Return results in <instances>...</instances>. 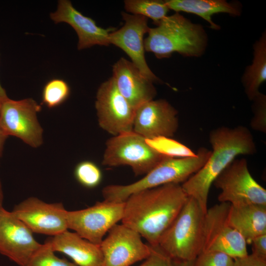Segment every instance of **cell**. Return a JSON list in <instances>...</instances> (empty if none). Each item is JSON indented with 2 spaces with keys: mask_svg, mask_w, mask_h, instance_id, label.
<instances>
[{
  "mask_svg": "<svg viewBox=\"0 0 266 266\" xmlns=\"http://www.w3.org/2000/svg\"><path fill=\"white\" fill-rule=\"evenodd\" d=\"M189 196L180 184L169 183L138 191L125 201L122 224L157 246Z\"/></svg>",
  "mask_w": 266,
  "mask_h": 266,
  "instance_id": "obj_1",
  "label": "cell"
},
{
  "mask_svg": "<svg viewBox=\"0 0 266 266\" xmlns=\"http://www.w3.org/2000/svg\"><path fill=\"white\" fill-rule=\"evenodd\" d=\"M212 150L202 167L181 185L187 195L194 198L206 213L211 185L224 169L239 155H253L257 148L250 131L239 125L221 127L209 134Z\"/></svg>",
  "mask_w": 266,
  "mask_h": 266,
  "instance_id": "obj_2",
  "label": "cell"
},
{
  "mask_svg": "<svg viewBox=\"0 0 266 266\" xmlns=\"http://www.w3.org/2000/svg\"><path fill=\"white\" fill-rule=\"evenodd\" d=\"M155 25L147 33L144 47L157 58H169L175 52L186 57L203 53L207 36L201 25L193 23L179 12L167 15Z\"/></svg>",
  "mask_w": 266,
  "mask_h": 266,
  "instance_id": "obj_3",
  "label": "cell"
},
{
  "mask_svg": "<svg viewBox=\"0 0 266 266\" xmlns=\"http://www.w3.org/2000/svg\"><path fill=\"white\" fill-rule=\"evenodd\" d=\"M211 150L201 147L194 157L167 158L140 180L128 185H110L103 188L104 200L125 202L132 194L169 183H184L196 173L208 159Z\"/></svg>",
  "mask_w": 266,
  "mask_h": 266,
  "instance_id": "obj_4",
  "label": "cell"
},
{
  "mask_svg": "<svg viewBox=\"0 0 266 266\" xmlns=\"http://www.w3.org/2000/svg\"><path fill=\"white\" fill-rule=\"evenodd\" d=\"M205 213L199 203L189 197L179 213L161 236L159 247L173 258L195 260L202 250Z\"/></svg>",
  "mask_w": 266,
  "mask_h": 266,
  "instance_id": "obj_5",
  "label": "cell"
},
{
  "mask_svg": "<svg viewBox=\"0 0 266 266\" xmlns=\"http://www.w3.org/2000/svg\"><path fill=\"white\" fill-rule=\"evenodd\" d=\"M145 142V138L131 131L113 136L105 143L102 165L130 166L136 176L146 174L165 159Z\"/></svg>",
  "mask_w": 266,
  "mask_h": 266,
  "instance_id": "obj_6",
  "label": "cell"
},
{
  "mask_svg": "<svg viewBox=\"0 0 266 266\" xmlns=\"http://www.w3.org/2000/svg\"><path fill=\"white\" fill-rule=\"evenodd\" d=\"M220 202L266 205V190L252 177L245 158L235 159L213 182Z\"/></svg>",
  "mask_w": 266,
  "mask_h": 266,
  "instance_id": "obj_7",
  "label": "cell"
},
{
  "mask_svg": "<svg viewBox=\"0 0 266 266\" xmlns=\"http://www.w3.org/2000/svg\"><path fill=\"white\" fill-rule=\"evenodd\" d=\"M230 207L229 203L220 202L207 208L204 216L201 252H220L233 259L248 254L244 238L228 223Z\"/></svg>",
  "mask_w": 266,
  "mask_h": 266,
  "instance_id": "obj_8",
  "label": "cell"
},
{
  "mask_svg": "<svg viewBox=\"0 0 266 266\" xmlns=\"http://www.w3.org/2000/svg\"><path fill=\"white\" fill-rule=\"evenodd\" d=\"M41 109L32 98H9L0 107V126L8 137L15 136L32 147H38L43 143V129L37 116Z\"/></svg>",
  "mask_w": 266,
  "mask_h": 266,
  "instance_id": "obj_9",
  "label": "cell"
},
{
  "mask_svg": "<svg viewBox=\"0 0 266 266\" xmlns=\"http://www.w3.org/2000/svg\"><path fill=\"white\" fill-rule=\"evenodd\" d=\"M124 206L125 202L104 200L85 209L67 211L68 229L81 237L100 245L105 233L122 220Z\"/></svg>",
  "mask_w": 266,
  "mask_h": 266,
  "instance_id": "obj_10",
  "label": "cell"
},
{
  "mask_svg": "<svg viewBox=\"0 0 266 266\" xmlns=\"http://www.w3.org/2000/svg\"><path fill=\"white\" fill-rule=\"evenodd\" d=\"M99 126L113 136L133 131L135 109L110 78L99 87L95 101Z\"/></svg>",
  "mask_w": 266,
  "mask_h": 266,
  "instance_id": "obj_11",
  "label": "cell"
},
{
  "mask_svg": "<svg viewBox=\"0 0 266 266\" xmlns=\"http://www.w3.org/2000/svg\"><path fill=\"white\" fill-rule=\"evenodd\" d=\"M136 231L122 224L113 226L100 244L104 266H130L145 260L151 246Z\"/></svg>",
  "mask_w": 266,
  "mask_h": 266,
  "instance_id": "obj_12",
  "label": "cell"
},
{
  "mask_svg": "<svg viewBox=\"0 0 266 266\" xmlns=\"http://www.w3.org/2000/svg\"><path fill=\"white\" fill-rule=\"evenodd\" d=\"M11 212L33 233L55 236L68 230L62 203H47L33 197L16 205Z\"/></svg>",
  "mask_w": 266,
  "mask_h": 266,
  "instance_id": "obj_13",
  "label": "cell"
},
{
  "mask_svg": "<svg viewBox=\"0 0 266 266\" xmlns=\"http://www.w3.org/2000/svg\"><path fill=\"white\" fill-rule=\"evenodd\" d=\"M125 22L119 29L110 33V44L123 50L140 72L153 83L161 82L148 66L145 57L144 35L148 32V19L140 15L122 12Z\"/></svg>",
  "mask_w": 266,
  "mask_h": 266,
  "instance_id": "obj_14",
  "label": "cell"
},
{
  "mask_svg": "<svg viewBox=\"0 0 266 266\" xmlns=\"http://www.w3.org/2000/svg\"><path fill=\"white\" fill-rule=\"evenodd\" d=\"M32 231L11 212L0 207V253L25 266L41 244Z\"/></svg>",
  "mask_w": 266,
  "mask_h": 266,
  "instance_id": "obj_15",
  "label": "cell"
},
{
  "mask_svg": "<svg viewBox=\"0 0 266 266\" xmlns=\"http://www.w3.org/2000/svg\"><path fill=\"white\" fill-rule=\"evenodd\" d=\"M178 111L167 101L151 100L135 110L133 131L146 139L172 137L178 128Z\"/></svg>",
  "mask_w": 266,
  "mask_h": 266,
  "instance_id": "obj_16",
  "label": "cell"
},
{
  "mask_svg": "<svg viewBox=\"0 0 266 266\" xmlns=\"http://www.w3.org/2000/svg\"><path fill=\"white\" fill-rule=\"evenodd\" d=\"M50 17L55 23L64 22L72 27L78 38V50L110 45L109 34L114 28L99 27L93 19L75 9L70 0H59L57 10L50 14Z\"/></svg>",
  "mask_w": 266,
  "mask_h": 266,
  "instance_id": "obj_17",
  "label": "cell"
},
{
  "mask_svg": "<svg viewBox=\"0 0 266 266\" xmlns=\"http://www.w3.org/2000/svg\"><path fill=\"white\" fill-rule=\"evenodd\" d=\"M112 72L117 89L135 109L156 96L153 82L126 59L121 57L117 61L113 66Z\"/></svg>",
  "mask_w": 266,
  "mask_h": 266,
  "instance_id": "obj_18",
  "label": "cell"
},
{
  "mask_svg": "<svg viewBox=\"0 0 266 266\" xmlns=\"http://www.w3.org/2000/svg\"><path fill=\"white\" fill-rule=\"evenodd\" d=\"M53 251L64 254L77 266H104L100 245L68 230L49 238Z\"/></svg>",
  "mask_w": 266,
  "mask_h": 266,
  "instance_id": "obj_19",
  "label": "cell"
},
{
  "mask_svg": "<svg viewBox=\"0 0 266 266\" xmlns=\"http://www.w3.org/2000/svg\"><path fill=\"white\" fill-rule=\"evenodd\" d=\"M227 219L247 244H250L256 237L266 234V205L230 204Z\"/></svg>",
  "mask_w": 266,
  "mask_h": 266,
  "instance_id": "obj_20",
  "label": "cell"
},
{
  "mask_svg": "<svg viewBox=\"0 0 266 266\" xmlns=\"http://www.w3.org/2000/svg\"><path fill=\"white\" fill-rule=\"evenodd\" d=\"M169 9L196 14L206 20L210 28L218 30L220 27L212 20V16L218 13L239 15L237 6L224 0H165Z\"/></svg>",
  "mask_w": 266,
  "mask_h": 266,
  "instance_id": "obj_21",
  "label": "cell"
},
{
  "mask_svg": "<svg viewBox=\"0 0 266 266\" xmlns=\"http://www.w3.org/2000/svg\"><path fill=\"white\" fill-rule=\"evenodd\" d=\"M252 64L246 69L242 78L245 93L253 100L260 92L259 89L266 80V36L264 33L254 46Z\"/></svg>",
  "mask_w": 266,
  "mask_h": 266,
  "instance_id": "obj_22",
  "label": "cell"
},
{
  "mask_svg": "<svg viewBox=\"0 0 266 266\" xmlns=\"http://www.w3.org/2000/svg\"><path fill=\"white\" fill-rule=\"evenodd\" d=\"M127 11L152 19L156 24L167 16L169 9L165 1L160 0H126Z\"/></svg>",
  "mask_w": 266,
  "mask_h": 266,
  "instance_id": "obj_23",
  "label": "cell"
},
{
  "mask_svg": "<svg viewBox=\"0 0 266 266\" xmlns=\"http://www.w3.org/2000/svg\"><path fill=\"white\" fill-rule=\"evenodd\" d=\"M145 142L158 153L169 158L192 157L197 154L190 148L171 137L159 136L145 138Z\"/></svg>",
  "mask_w": 266,
  "mask_h": 266,
  "instance_id": "obj_24",
  "label": "cell"
},
{
  "mask_svg": "<svg viewBox=\"0 0 266 266\" xmlns=\"http://www.w3.org/2000/svg\"><path fill=\"white\" fill-rule=\"evenodd\" d=\"M70 88L67 83L59 78L48 81L42 92V103L49 108L62 104L69 97Z\"/></svg>",
  "mask_w": 266,
  "mask_h": 266,
  "instance_id": "obj_25",
  "label": "cell"
},
{
  "mask_svg": "<svg viewBox=\"0 0 266 266\" xmlns=\"http://www.w3.org/2000/svg\"><path fill=\"white\" fill-rule=\"evenodd\" d=\"M25 266H77L74 263L57 257L49 238L34 252Z\"/></svg>",
  "mask_w": 266,
  "mask_h": 266,
  "instance_id": "obj_26",
  "label": "cell"
},
{
  "mask_svg": "<svg viewBox=\"0 0 266 266\" xmlns=\"http://www.w3.org/2000/svg\"><path fill=\"white\" fill-rule=\"evenodd\" d=\"M74 175L77 181L87 188L97 187L102 179V173L100 168L90 161L79 163L74 168Z\"/></svg>",
  "mask_w": 266,
  "mask_h": 266,
  "instance_id": "obj_27",
  "label": "cell"
},
{
  "mask_svg": "<svg viewBox=\"0 0 266 266\" xmlns=\"http://www.w3.org/2000/svg\"><path fill=\"white\" fill-rule=\"evenodd\" d=\"M151 246V253L139 266H193L194 260L183 261L173 258L159 246Z\"/></svg>",
  "mask_w": 266,
  "mask_h": 266,
  "instance_id": "obj_28",
  "label": "cell"
},
{
  "mask_svg": "<svg viewBox=\"0 0 266 266\" xmlns=\"http://www.w3.org/2000/svg\"><path fill=\"white\" fill-rule=\"evenodd\" d=\"M234 259L220 252H201L194 260L193 266H233Z\"/></svg>",
  "mask_w": 266,
  "mask_h": 266,
  "instance_id": "obj_29",
  "label": "cell"
},
{
  "mask_svg": "<svg viewBox=\"0 0 266 266\" xmlns=\"http://www.w3.org/2000/svg\"><path fill=\"white\" fill-rule=\"evenodd\" d=\"M254 116L250 122L252 129L266 133V97L260 93L253 100Z\"/></svg>",
  "mask_w": 266,
  "mask_h": 266,
  "instance_id": "obj_30",
  "label": "cell"
},
{
  "mask_svg": "<svg viewBox=\"0 0 266 266\" xmlns=\"http://www.w3.org/2000/svg\"><path fill=\"white\" fill-rule=\"evenodd\" d=\"M252 254L260 258L266 260V234L256 237L253 239Z\"/></svg>",
  "mask_w": 266,
  "mask_h": 266,
  "instance_id": "obj_31",
  "label": "cell"
},
{
  "mask_svg": "<svg viewBox=\"0 0 266 266\" xmlns=\"http://www.w3.org/2000/svg\"><path fill=\"white\" fill-rule=\"evenodd\" d=\"M233 266H266V260L252 254L234 259Z\"/></svg>",
  "mask_w": 266,
  "mask_h": 266,
  "instance_id": "obj_32",
  "label": "cell"
},
{
  "mask_svg": "<svg viewBox=\"0 0 266 266\" xmlns=\"http://www.w3.org/2000/svg\"><path fill=\"white\" fill-rule=\"evenodd\" d=\"M7 137L0 126V159L2 156L4 143Z\"/></svg>",
  "mask_w": 266,
  "mask_h": 266,
  "instance_id": "obj_33",
  "label": "cell"
},
{
  "mask_svg": "<svg viewBox=\"0 0 266 266\" xmlns=\"http://www.w3.org/2000/svg\"><path fill=\"white\" fill-rule=\"evenodd\" d=\"M8 99L9 98L7 96L5 90L0 83V107L1 104Z\"/></svg>",
  "mask_w": 266,
  "mask_h": 266,
  "instance_id": "obj_34",
  "label": "cell"
},
{
  "mask_svg": "<svg viewBox=\"0 0 266 266\" xmlns=\"http://www.w3.org/2000/svg\"><path fill=\"white\" fill-rule=\"evenodd\" d=\"M3 200V194L2 188V185L0 180V207L2 206V202Z\"/></svg>",
  "mask_w": 266,
  "mask_h": 266,
  "instance_id": "obj_35",
  "label": "cell"
},
{
  "mask_svg": "<svg viewBox=\"0 0 266 266\" xmlns=\"http://www.w3.org/2000/svg\"></svg>",
  "mask_w": 266,
  "mask_h": 266,
  "instance_id": "obj_36",
  "label": "cell"
}]
</instances>
